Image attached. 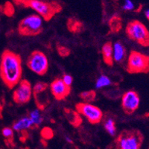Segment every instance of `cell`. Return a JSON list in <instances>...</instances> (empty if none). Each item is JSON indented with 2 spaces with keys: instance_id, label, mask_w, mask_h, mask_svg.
Listing matches in <instances>:
<instances>
[{
  "instance_id": "obj_12",
  "label": "cell",
  "mask_w": 149,
  "mask_h": 149,
  "mask_svg": "<svg viewBox=\"0 0 149 149\" xmlns=\"http://www.w3.org/2000/svg\"><path fill=\"white\" fill-rule=\"evenodd\" d=\"M49 87L54 98L58 101L65 99L71 93V86L65 84L61 78H55L52 82Z\"/></svg>"
},
{
  "instance_id": "obj_26",
  "label": "cell",
  "mask_w": 149,
  "mask_h": 149,
  "mask_svg": "<svg viewBox=\"0 0 149 149\" xmlns=\"http://www.w3.org/2000/svg\"><path fill=\"white\" fill-rule=\"evenodd\" d=\"M122 8L125 10H132L134 8V5L131 0H125V3H124Z\"/></svg>"
},
{
  "instance_id": "obj_7",
  "label": "cell",
  "mask_w": 149,
  "mask_h": 149,
  "mask_svg": "<svg viewBox=\"0 0 149 149\" xmlns=\"http://www.w3.org/2000/svg\"><path fill=\"white\" fill-rule=\"evenodd\" d=\"M26 65L33 72L42 76L49 70V61L46 54L38 50L33 51L28 58Z\"/></svg>"
},
{
  "instance_id": "obj_14",
  "label": "cell",
  "mask_w": 149,
  "mask_h": 149,
  "mask_svg": "<svg viewBox=\"0 0 149 149\" xmlns=\"http://www.w3.org/2000/svg\"><path fill=\"white\" fill-rule=\"evenodd\" d=\"M102 54L103 61L107 66H113V46L110 41L105 42L102 48Z\"/></svg>"
},
{
  "instance_id": "obj_31",
  "label": "cell",
  "mask_w": 149,
  "mask_h": 149,
  "mask_svg": "<svg viewBox=\"0 0 149 149\" xmlns=\"http://www.w3.org/2000/svg\"><path fill=\"white\" fill-rule=\"evenodd\" d=\"M148 149H149V148H148Z\"/></svg>"
},
{
  "instance_id": "obj_8",
  "label": "cell",
  "mask_w": 149,
  "mask_h": 149,
  "mask_svg": "<svg viewBox=\"0 0 149 149\" xmlns=\"http://www.w3.org/2000/svg\"><path fill=\"white\" fill-rule=\"evenodd\" d=\"M75 110L80 115L84 116L92 125L100 123L103 119L104 114L102 110L90 103L80 102L76 104Z\"/></svg>"
},
{
  "instance_id": "obj_30",
  "label": "cell",
  "mask_w": 149,
  "mask_h": 149,
  "mask_svg": "<svg viewBox=\"0 0 149 149\" xmlns=\"http://www.w3.org/2000/svg\"><path fill=\"white\" fill-rule=\"evenodd\" d=\"M2 116V107H0V117Z\"/></svg>"
},
{
  "instance_id": "obj_21",
  "label": "cell",
  "mask_w": 149,
  "mask_h": 149,
  "mask_svg": "<svg viewBox=\"0 0 149 149\" xmlns=\"http://www.w3.org/2000/svg\"><path fill=\"white\" fill-rule=\"evenodd\" d=\"M40 110L38 109V110L31 111L30 113V114H29V117H30V119L32 120L35 128L39 127V126L40 125V124L42 122V121H43V117L41 115L40 112Z\"/></svg>"
},
{
  "instance_id": "obj_19",
  "label": "cell",
  "mask_w": 149,
  "mask_h": 149,
  "mask_svg": "<svg viewBox=\"0 0 149 149\" xmlns=\"http://www.w3.org/2000/svg\"><path fill=\"white\" fill-rule=\"evenodd\" d=\"M109 26H110V31L112 33H117L122 29V20L121 19L118 17H113L110 19L109 22Z\"/></svg>"
},
{
  "instance_id": "obj_11",
  "label": "cell",
  "mask_w": 149,
  "mask_h": 149,
  "mask_svg": "<svg viewBox=\"0 0 149 149\" xmlns=\"http://www.w3.org/2000/svg\"><path fill=\"white\" fill-rule=\"evenodd\" d=\"M48 87H49V84L42 81L36 83L33 87V96H34L37 108L40 110H44L49 104V98H45L44 95V93H46Z\"/></svg>"
},
{
  "instance_id": "obj_27",
  "label": "cell",
  "mask_w": 149,
  "mask_h": 149,
  "mask_svg": "<svg viewBox=\"0 0 149 149\" xmlns=\"http://www.w3.org/2000/svg\"><path fill=\"white\" fill-rule=\"evenodd\" d=\"M62 80H63V81L64 82L65 84H66L69 86H71L72 84V81H73V78L70 75V74H66L63 75Z\"/></svg>"
},
{
  "instance_id": "obj_10",
  "label": "cell",
  "mask_w": 149,
  "mask_h": 149,
  "mask_svg": "<svg viewBox=\"0 0 149 149\" xmlns=\"http://www.w3.org/2000/svg\"><path fill=\"white\" fill-rule=\"evenodd\" d=\"M140 104V98L134 90L125 92L122 98V107L124 113L127 115H132L137 110Z\"/></svg>"
},
{
  "instance_id": "obj_24",
  "label": "cell",
  "mask_w": 149,
  "mask_h": 149,
  "mask_svg": "<svg viewBox=\"0 0 149 149\" xmlns=\"http://www.w3.org/2000/svg\"><path fill=\"white\" fill-rule=\"evenodd\" d=\"M41 136L45 140H49V139H52L54 136V132H53L52 129L49 127H45L41 130Z\"/></svg>"
},
{
  "instance_id": "obj_16",
  "label": "cell",
  "mask_w": 149,
  "mask_h": 149,
  "mask_svg": "<svg viewBox=\"0 0 149 149\" xmlns=\"http://www.w3.org/2000/svg\"><path fill=\"white\" fill-rule=\"evenodd\" d=\"M127 52L126 49L122 42L118 41L113 46V61L117 63H122L125 60Z\"/></svg>"
},
{
  "instance_id": "obj_28",
  "label": "cell",
  "mask_w": 149,
  "mask_h": 149,
  "mask_svg": "<svg viewBox=\"0 0 149 149\" xmlns=\"http://www.w3.org/2000/svg\"><path fill=\"white\" fill-rule=\"evenodd\" d=\"M145 15H146V17L147 18L148 20L149 21V9L145 11Z\"/></svg>"
},
{
  "instance_id": "obj_22",
  "label": "cell",
  "mask_w": 149,
  "mask_h": 149,
  "mask_svg": "<svg viewBox=\"0 0 149 149\" xmlns=\"http://www.w3.org/2000/svg\"><path fill=\"white\" fill-rule=\"evenodd\" d=\"M111 84V81L110 78L107 76H106L105 74H102L99 77L98 80H97L96 84H95V86L96 88H102L104 86H107Z\"/></svg>"
},
{
  "instance_id": "obj_17",
  "label": "cell",
  "mask_w": 149,
  "mask_h": 149,
  "mask_svg": "<svg viewBox=\"0 0 149 149\" xmlns=\"http://www.w3.org/2000/svg\"><path fill=\"white\" fill-rule=\"evenodd\" d=\"M103 122H104V127L106 130L107 133L110 135L114 136L116 133V122L115 119L111 115L107 113L105 116H103Z\"/></svg>"
},
{
  "instance_id": "obj_15",
  "label": "cell",
  "mask_w": 149,
  "mask_h": 149,
  "mask_svg": "<svg viewBox=\"0 0 149 149\" xmlns=\"http://www.w3.org/2000/svg\"><path fill=\"white\" fill-rule=\"evenodd\" d=\"M63 114L69 123L74 127H78L82 124L81 117L76 110L70 108H64Z\"/></svg>"
},
{
  "instance_id": "obj_9",
  "label": "cell",
  "mask_w": 149,
  "mask_h": 149,
  "mask_svg": "<svg viewBox=\"0 0 149 149\" xmlns=\"http://www.w3.org/2000/svg\"><path fill=\"white\" fill-rule=\"evenodd\" d=\"M33 89L28 80H21L13 93V100L17 104H26L30 102L32 95Z\"/></svg>"
},
{
  "instance_id": "obj_23",
  "label": "cell",
  "mask_w": 149,
  "mask_h": 149,
  "mask_svg": "<svg viewBox=\"0 0 149 149\" xmlns=\"http://www.w3.org/2000/svg\"><path fill=\"white\" fill-rule=\"evenodd\" d=\"M2 134L4 137L8 141L9 143H12L14 141V130L10 127H4L2 130Z\"/></svg>"
},
{
  "instance_id": "obj_13",
  "label": "cell",
  "mask_w": 149,
  "mask_h": 149,
  "mask_svg": "<svg viewBox=\"0 0 149 149\" xmlns=\"http://www.w3.org/2000/svg\"><path fill=\"white\" fill-rule=\"evenodd\" d=\"M12 128L19 134H21V135L26 136V135H28V129H34L35 127H34V123H33L32 120L30 119V117L26 116L14 122Z\"/></svg>"
},
{
  "instance_id": "obj_2",
  "label": "cell",
  "mask_w": 149,
  "mask_h": 149,
  "mask_svg": "<svg viewBox=\"0 0 149 149\" xmlns=\"http://www.w3.org/2000/svg\"><path fill=\"white\" fill-rule=\"evenodd\" d=\"M144 135L138 129H125L109 145L107 149H140Z\"/></svg>"
},
{
  "instance_id": "obj_29",
  "label": "cell",
  "mask_w": 149,
  "mask_h": 149,
  "mask_svg": "<svg viewBox=\"0 0 149 149\" xmlns=\"http://www.w3.org/2000/svg\"><path fill=\"white\" fill-rule=\"evenodd\" d=\"M65 139H66V142H69V143H72H72H73L72 140V139H70V137H68V136H66V137H65Z\"/></svg>"
},
{
  "instance_id": "obj_1",
  "label": "cell",
  "mask_w": 149,
  "mask_h": 149,
  "mask_svg": "<svg viewBox=\"0 0 149 149\" xmlns=\"http://www.w3.org/2000/svg\"><path fill=\"white\" fill-rule=\"evenodd\" d=\"M22 59L19 54L5 50L0 58V78L7 87L13 89L21 81Z\"/></svg>"
},
{
  "instance_id": "obj_25",
  "label": "cell",
  "mask_w": 149,
  "mask_h": 149,
  "mask_svg": "<svg viewBox=\"0 0 149 149\" xmlns=\"http://www.w3.org/2000/svg\"><path fill=\"white\" fill-rule=\"evenodd\" d=\"M57 51H58V54L62 58H66L71 54V51L69 48L64 46H61V45L57 46Z\"/></svg>"
},
{
  "instance_id": "obj_3",
  "label": "cell",
  "mask_w": 149,
  "mask_h": 149,
  "mask_svg": "<svg viewBox=\"0 0 149 149\" xmlns=\"http://www.w3.org/2000/svg\"><path fill=\"white\" fill-rule=\"evenodd\" d=\"M17 5L29 7L36 11L44 20H51L55 14L59 13L62 8L57 2H48L42 0H14Z\"/></svg>"
},
{
  "instance_id": "obj_4",
  "label": "cell",
  "mask_w": 149,
  "mask_h": 149,
  "mask_svg": "<svg viewBox=\"0 0 149 149\" xmlns=\"http://www.w3.org/2000/svg\"><path fill=\"white\" fill-rule=\"evenodd\" d=\"M127 37L139 46L149 47V30L144 24L139 20L128 22L125 28Z\"/></svg>"
},
{
  "instance_id": "obj_5",
  "label": "cell",
  "mask_w": 149,
  "mask_h": 149,
  "mask_svg": "<svg viewBox=\"0 0 149 149\" xmlns=\"http://www.w3.org/2000/svg\"><path fill=\"white\" fill-rule=\"evenodd\" d=\"M126 71L129 74H149V55L132 50L129 54Z\"/></svg>"
},
{
  "instance_id": "obj_20",
  "label": "cell",
  "mask_w": 149,
  "mask_h": 149,
  "mask_svg": "<svg viewBox=\"0 0 149 149\" xmlns=\"http://www.w3.org/2000/svg\"><path fill=\"white\" fill-rule=\"evenodd\" d=\"M79 97L83 100L85 103H90L95 101L96 98V92L93 90L84 91L79 94Z\"/></svg>"
},
{
  "instance_id": "obj_18",
  "label": "cell",
  "mask_w": 149,
  "mask_h": 149,
  "mask_svg": "<svg viewBox=\"0 0 149 149\" xmlns=\"http://www.w3.org/2000/svg\"><path fill=\"white\" fill-rule=\"evenodd\" d=\"M67 28L70 32L74 33V34L81 33L84 30L83 23L74 18H71L68 20Z\"/></svg>"
},
{
  "instance_id": "obj_6",
  "label": "cell",
  "mask_w": 149,
  "mask_h": 149,
  "mask_svg": "<svg viewBox=\"0 0 149 149\" xmlns=\"http://www.w3.org/2000/svg\"><path fill=\"white\" fill-rule=\"evenodd\" d=\"M43 31L42 18L38 14H31L22 19L18 26L19 34L25 37H34Z\"/></svg>"
}]
</instances>
